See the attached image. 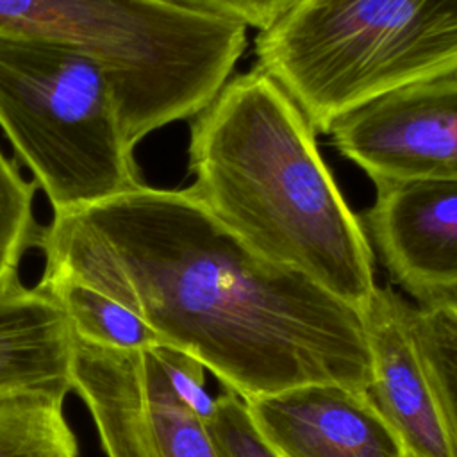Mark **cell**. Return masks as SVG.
<instances>
[{"instance_id": "obj_15", "label": "cell", "mask_w": 457, "mask_h": 457, "mask_svg": "<svg viewBox=\"0 0 457 457\" xmlns=\"http://www.w3.org/2000/svg\"><path fill=\"white\" fill-rule=\"evenodd\" d=\"M36 189L18 162L0 150V293L21 282V261L37 246L41 223L34 211Z\"/></svg>"}, {"instance_id": "obj_14", "label": "cell", "mask_w": 457, "mask_h": 457, "mask_svg": "<svg viewBox=\"0 0 457 457\" xmlns=\"http://www.w3.org/2000/svg\"><path fill=\"white\" fill-rule=\"evenodd\" d=\"M409 316L457 450V303L411 305Z\"/></svg>"}, {"instance_id": "obj_9", "label": "cell", "mask_w": 457, "mask_h": 457, "mask_svg": "<svg viewBox=\"0 0 457 457\" xmlns=\"http://www.w3.org/2000/svg\"><path fill=\"white\" fill-rule=\"evenodd\" d=\"M409 311L402 296L378 286L364 309L373 371L368 393L400 437L407 457H457Z\"/></svg>"}, {"instance_id": "obj_12", "label": "cell", "mask_w": 457, "mask_h": 457, "mask_svg": "<svg viewBox=\"0 0 457 457\" xmlns=\"http://www.w3.org/2000/svg\"><path fill=\"white\" fill-rule=\"evenodd\" d=\"M66 393L25 387L0 395V457H79L64 418Z\"/></svg>"}, {"instance_id": "obj_19", "label": "cell", "mask_w": 457, "mask_h": 457, "mask_svg": "<svg viewBox=\"0 0 457 457\" xmlns=\"http://www.w3.org/2000/svg\"><path fill=\"white\" fill-rule=\"evenodd\" d=\"M191 9L212 12L245 27L264 30L289 12L300 0H170Z\"/></svg>"}, {"instance_id": "obj_18", "label": "cell", "mask_w": 457, "mask_h": 457, "mask_svg": "<svg viewBox=\"0 0 457 457\" xmlns=\"http://www.w3.org/2000/svg\"><path fill=\"white\" fill-rule=\"evenodd\" d=\"M150 350L175 396L205 425L214 412L216 398H212L205 387L204 364L189 353L166 345Z\"/></svg>"}, {"instance_id": "obj_17", "label": "cell", "mask_w": 457, "mask_h": 457, "mask_svg": "<svg viewBox=\"0 0 457 457\" xmlns=\"http://www.w3.org/2000/svg\"><path fill=\"white\" fill-rule=\"evenodd\" d=\"M205 430L218 457H282L253 423L246 402L228 389L216 396Z\"/></svg>"}, {"instance_id": "obj_3", "label": "cell", "mask_w": 457, "mask_h": 457, "mask_svg": "<svg viewBox=\"0 0 457 457\" xmlns=\"http://www.w3.org/2000/svg\"><path fill=\"white\" fill-rule=\"evenodd\" d=\"M0 34L95 57L132 146L205 109L246 48L243 23L170 0H0Z\"/></svg>"}, {"instance_id": "obj_5", "label": "cell", "mask_w": 457, "mask_h": 457, "mask_svg": "<svg viewBox=\"0 0 457 457\" xmlns=\"http://www.w3.org/2000/svg\"><path fill=\"white\" fill-rule=\"evenodd\" d=\"M0 129L52 212L145 184L107 73L80 50L0 34Z\"/></svg>"}, {"instance_id": "obj_13", "label": "cell", "mask_w": 457, "mask_h": 457, "mask_svg": "<svg viewBox=\"0 0 457 457\" xmlns=\"http://www.w3.org/2000/svg\"><path fill=\"white\" fill-rule=\"evenodd\" d=\"M64 309L77 339L112 350L161 346L157 332L125 305L100 291L66 278H39L36 284Z\"/></svg>"}, {"instance_id": "obj_10", "label": "cell", "mask_w": 457, "mask_h": 457, "mask_svg": "<svg viewBox=\"0 0 457 457\" xmlns=\"http://www.w3.org/2000/svg\"><path fill=\"white\" fill-rule=\"evenodd\" d=\"M146 350H112L73 336L71 391L91 412L105 457H155Z\"/></svg>"}, {"instance_id": "obj_4", "label": "cell", "mask_w": 457, "mask_h": 457, "mask_svg": "<svg viewBox=\"0 0 457 457\" xmlns=\"http://www.w3.org/2000/svg\"><path fill=\"white\" fill-rule=\"evenodd\" d=\"M255 57L328 134L384 95L457 75V0H300L259 30Z\"/></svg>"}, {"instance_id": "obj_8", "label": "cell", "mask_w": 457, "mask_h": 457, "mask_svg": "<svg viewBox=\"0 0 457 457\" xmlns=\"http://www.w3.org/2000/svg\"><path fill=\"white\" fill-rule=\"evenodd\" d=\"M245 402L282 457H407L368 389L305 384Z\"/></svg>"}, {"instance_id": "obj_2", "label": "cell", "mask_w": 457, "mask_h": 457, "mask_svg": "<svg viewBox=\"0 0 457 457\" xmlns=\"http://www.w3.org/2000/svg\"><path fill=\"white\" fill-rule=\"evenodd\" d=\"M314 136L298 105L255 66L228 79L193 118L189 189L253 250L364 312L377 289L373 248Z\"/></svg>"}, {"instance_id": "obj_11", "label": "cell", "mask_w": 457, "mask_h": 457, "mask_svg": "<svg viewBox=\"0 0 457 457\" xmlns=\"http://www.w3.org/2000/svg\"><path fill=\"white\" fill-rule=\"evenodd\" d=\"M73 332L64 309L37 286L0 293V395L43 387L71 391Z\"/></svg>"}, {"instance_id": "obj_1", "label": "cell", "mask_w": 457, "mask_h": 457, "mask_svg": "<svg viewBox=\"0 0 457 457\" xmlns=\"http://www.w3.org/2000/svg\"><path fill=\"white\" fill-rule=\"evenodd\" d=\"M36 248L41 278L125 305L243 400L305 384H371L362 312L253 250L189 187L141 184L52 212Z\"/></svg>"}, {"instance_id": "obj_7", "label": "cell", "mask_w": 457, "mask_h": 457, "mask_svg": "<svg viewBox=\"0 0 457 457\" xmlns=\"http://www.w3.org/2000/svg\"><path fill=\"white\" fill-rule=\"evenodd\" d=\"M384 268L420 305L457 303V180H380L361 218Z\"/></svg>"}, {"instance_id": "obj_6", "label": "cell", "mask_w": 457, "mask_h": 457, "mask_svg": "<svg viewBox=\"0 0 457 457\" xmlns=\"http://www.w3.org/2000/svg\"><path fill=\"white\" fill-rule=\"evenodd\" d=\"M328 134L373 182L457 180V75L384 95Z\"/></svg>"}, {"instance_id": "obj_16", "label": "cell", "mask_w": 457, "mask_h": 457, "mask_svg": "<svg viewBox=\"0 0 457 457\" xmlns=\"http://www.w3.org/2000/svg\"><path fill=\"white\" fill-rule=\"evenodd\" d=\"M145 364L155 457H218L205 425L175 396L152 350Z\"/></svg>"}]
</instances>
